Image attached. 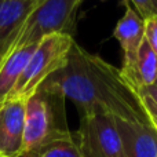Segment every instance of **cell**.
Here are the masks:
<instances>
[{
    "label": "cell",
    "mask_w": 157,
    "mask_h": 157,
    "mask_svg": "<svg viewBox=\"0 0 157 157\" xmlns=\"http://www.w3.org/2000/svg\"><path fill=\"white\" fill-rule=\"evenodd\" d=\"M157 81V54L152 47L144 40L141 48L138 51L135 63V87L136 92L147 87L155 86Z\"/></svg>",
    "instance_id": "11"
},
{
    "label": "cell",
    "mask_w": 157,
    "mask_h": 157,
    "mask_svg": "<svg viewBox=\"0 0 157 157\" xmlns=\"http://www.w3.org/2000/svg\"><path fill=\"white\" fill-rule=\"evenodd\" d=\"M66 98L41 84L26 99L24 149L19 157H35L46 145L72 135L66 123Z\"/></svg>",
    "instance_id": "2"
},
{
    "label": "cell",
    "mask_w": 157,
    "mask_h": 157,
    "mask_svg": "<svg viewBox=\"0 0 157 157\" xmlns=\"http://www.w3.org/2000/svg\"><path fill=\"white\" fill-rule=\"evenodd\" d=\"M75 136L81 157H124L114 117L103 109L81 113Z\"/></svg>",
    "instance_id": "5"
},
{
    "label": "cell",
    "mask_w": 157,
    "mask_h": 157,
    "mask_svg": "<svg viewBox=\"0 0 157 157\" xmlns=\"http://www.w3.org/2000/svg\"><path fill=\"white\" fill-rule=\"evenodd\" d=\"M0 157H3V156H0Z\"/></svg>",
    "instance_id": "21"
},
{
    "label": "cell",
    "mask_w": 157,
    "mask_h": 157,
    "mask_svg": "<svg viewBox=\"0 0 157 157\" xmlns=\"http://www.w3.org/2000/svg\"><path fill=\"white\" fill-rule=\"evenodd\" d=\"M26 99L7 98L0 105V156L19 157L24 149Z\"/></svg>",
    "instance_id": "7"
},
{
    "label": "cell",
    "mask_w": 157,
    "mask_h": 157,
    "mask_svg": "<svg viewBox=\"0 0 157 157\" xmlns=\"http://www.w3.org/2000/svg\"><path fill=\"white\" fill-rule=\"evenodd\" d=\"M139 97H141L142 105H144L145 109L157 113V87L156 86L141 90L139 91Z\"/></svg>",
    "instance_id": "15"
},
{
    "label": "cell",
    "mask_w": 157,
    "mask_h": 157,
    "mask_svg": "<svg viewBox=\"0 0 157 157\" xmlns=\"http://www.w3.org/2000/svg\"><path fill=\"white\" fill-rule=\"evenodd\" d=\"M43 84L71 99L81 113L103 109L116 119L147 121L139 94L119 68L87 52L75 41L63 68Z\"/></svg>",
    "instance_id": "1"
},
{
    "label": "cell",
    "mask_w": 157,
    "mask_h": 157,
    "mask_svg": "<svg viewBox=\"0 0 157 157\" xmlns=\"http://www.w3.org/2000/svg\"><path fill=\"white\" fill-rule=\"evenodd\" d=\"M145 40L152 47V50L157 54V15L149 17L144 19Z\"/></svg>",
    "instance_id": "13"
},
{
    "label": "cell",
    "mask_w": 157,
    "mask_h": 157,
    "mask_svg": "<svg viewBox=\"0 0 157 157\" xmlns=\"http://www.w3.org/2000/svg\"><path fill=\"white\" fill-rule=\"evenodd\" d=\"M81 3L83 0H39L22 24L10 50L39 44L51 35L73 36L76 14Z\"/></svg>",
    "instance_id": "3"
},
{
    "label": "cell",
    "mask_w": 157,
    "mask_h": 157,
    "mask_svg": "<svg viewBox=\"0 0 157 157\" xmlns=\"http://www.w3.org/2000/svg\"><path fill=\"white\" fill-rule=\"evenodd\" d=\"M124 157H157V131L150 120H121L114 117Z\"/></svg>",
    "instance_id": "8"
},
{
    "label": "cell",
    "mask_w": 157,
    "mask_h": 157,
    "mask_svg": "<svg viewBox=\"0 0 157 157\" xmlns=\"http://www.w3.org/2000/svg\"><path fill=\"white\" fill-rule=\"evenodd\" d=\"M35 4L29 0H0V55L7 54Z\"/></svg>",
    "instance_id": "9"
},
{
    "label": "cell",
    "mask_w": 157,
    "mask_h": 157,
    "mask_svg": "<svg viewBox=\"0 0 157 157\" xmlns=\"http://www.w3.org/2000/svg\"><path fill=\"white\" fill-rule=\"evenodd\" d=\"M35 157H81L75 132H72L68 138L58 139L46 145L36 153Z\"/></svg>",
    "instance_id": "12"
},
{
    "label": "cell",
    "mask_w": 157,
    "mask_h": 157,
    "mask_svg": "<svg viewBox=\"0 0 157 157\" xmlns=\"http://www.w3.org/2000/svg\"><path fill=\"white\" fill-rule=\"evenodd\" d=\"M73 43V36L69 35H51L44 37L36 46L8 98L28 99L50 76L65 66Z\"/></svg>",
    "instance_id": "4"
},
{
    "label": "cell",
    "mask_w": 157,
    "mask_h": 157,
    "mask_svg": "<svg viewBox=\"0 0 157 157\" xmlns=\"http://www.w3.org/2000/svg\"><path fill=\"white\" fill-rule=\"evenodd\" d=\"M155 7H156V11H157V0H155Z\"/></svg>",
    "instance_id": "17"
},
{
    "label": "cell",
    "mask_w": 157,
    "mask_h": 157,
    "mask_svg": "<svg viewBox=\"0 0 157 157\" xmlns=\"http://www.w3.org/2000/svg\"><path fill=\"white\" fill-rule=\"evenodd\" d=\"M132 4V8L141 15L142 19H146L149 17L157 15L155 7V0H127Z\"/></svg>",
    "instance_id": "14"
},
{
    "label": "cell",
    "mask_w": 157,
    "mask_h": 157,
    "mask_svg": "<svg viewBox=\"0 0 157 157\" xmlns=\"http://www.w3.org/2000/svg\"><path fill=\"white\" fill-rule=\"evenodd\" d=\"M113 36L117 39L123 51V66L120 71L135 90V63L138 51L145 40V30L144 19L131 6H127L124 15L119 19Z\"/></svg>",
    "instance_id": "6"
},
{
    "label": "cell",
    "mask_w": 157,
    "mask_h": 157,
    "mask_svg": "<svg viewBox=\"0 0 157 157\" xmlns=\"http://www.w3.org/2000/svg\"><path fill=\"white\" fill-rule=\"evenodd\" d=\"M29 2H35V3H37V2H39V0H29Z\"/></svg>",
    "instance_id": "18"
},
{
    "label": "cell",
    "mask_w": 157,
    "mask_h": 157,
    "mask_svg": "<svg viewBox=\"0 0 157 157\" xmlns=\"http://www.w3.org/2000/svg\"><path fill=\"white\" fill-rule=\"evenodd\" d=\"M2 59H3V55H0V62H2Z\"/></svg>",
    "instance_id": "19"
},
{
    "label": "cell",
    "mask_w": 157,
    "mask_h": 157,
    "mask_svg": "<svg viewBox=\"0 0 157 157\" xmlns=\"http://www.w3.org/2000/svg\"><path fill=\"white\" fill-rule=\"evenodd\" d=\"M145 110H146L147 116H149V120H150V123H152V125L157 131V113H155V112H152V110H147V109H145Z\"/></svg>",
    "instance_id": "16"
},
{
    "label": "cell",
    "mask_w": 157,
    "mask_h": 157,
    "mask_svg": "<svg viewBox=\"0 0 157 157\" xmlns=\"http://www.w3.org/2000/svg\"><path fill=\"white\" fill-rule=\"evenodd\" d=\"M36 46L37 44L10 50L3 57L0 62V105L14 91L17 81L24 72Z\"/></svg>",
    "instance_id": "10"
},
{
    "label": "cell",
    "mask_w": 157,
    "mask_h": 157,
    "mask_svg": "<svg viewBox=\"0 0 157 157\" xmlns=\"http://www.w3.org/2000/svg\"><path fill=\"white\" fill-rule=\"evenodd\" d=\"M155 86H156V87H157V81H156V84H155Z\"/></svg>",
    "instance_id": "20"
}]
</instances>
